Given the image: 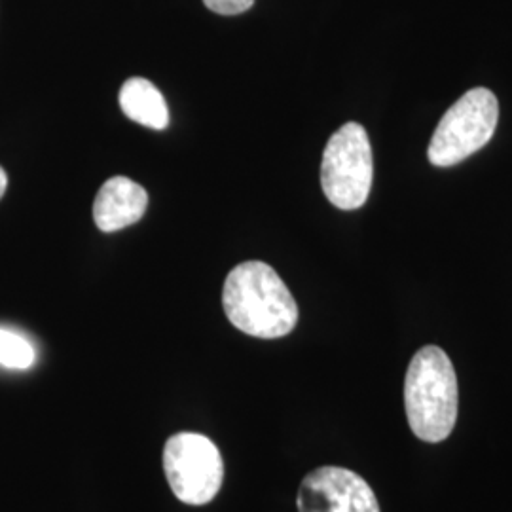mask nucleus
I'll use <instances>...</instances> for the list:
<instances>
[{
    "instance_id": "obj_1",
    "label": "nucleus",
    "mask_w": 512,
    "mask_h": 512,
    "mask_svg": "<svg viewBox=\"0 0 512 512\" xmlns=\"http://www.w3.org/2000/svg\"><path fill=\"white\" fill-rule=\"evenodd\" d=\"M222 306L236 329L255 338H283L298 323L293 294L272 266L258 260L243 262L228 274Z\"/></svg>"
},
{
    "instance_id": "obj_2",
    "label": "nucleus",
    "mask_w": 512,
    "mask_h": 512,
    "mask_svg": "<svg viewBox=\"0 0 512 512\" xmlns=\"http://www.w3.org/2000/svg\"><path fill=\"white\" fill-rule=\"evenodd\" d=\"M458 376L437 346L421 348L404 378V408L412 433L423 442L448 439L458 420Z\"/></svg>"
},
{
    "instance_id": "obj_3",
    "label": "nucleus",
    "mask_w": 512,
    "mask_h": 512,
    "mask_svg": "<svg viewBox=\"0 0 512 512\" xmlns=\"http://www.w3.org/2000/svg\"><path fill=\"white\" fill-rule=\"evenodd\" d=\"M499 103L492 90L475 88L461 95L442 116L427 148L429 162L450 167L473 156L494 137Z\"/></svg>"
},
{
    "instance_id": "obj_4",
    "label": "nucleus",
    "mask_w": 512,
    "mask_h": 512,
    "mask_svg": "<svg viewBox=\"0 0 512 512\" xmlns=\"http://www.w3.org/2000/svg\"><path fill=\"white\" fill-rule=\"evenodd\" d=\"M374 160L366 129L349 122L327 143L321 162V186L334 207L353 211L365 205L372 188Z\"/></svg>"
},
{
    "instance_id": "obj_5",
    "label": "nucleus",
    "mask_w": 512,
    "mask_h": 512,
    "mask_svg": "<svg viewBox=\"0 0 512 512\" xmlns=\"http://www.w3.org/2000/svg\"><path fill=\"white\" fill-rule=\"evenodd\" d=\"M164 471L175 497L200 507L219 494L224 461L213 440L198 433H177L165 442Z\"/></svg>"
},
{
    "instance_id": "obj_6",
    "label": "nucleus",
    "mask_w": 512,
    "mask_h": 512,
    "mask_svg": "<svg viewBox=\"0 0 512 512\" xmlns=\"http://www.w3.org/2000/svg\"><path fill=\"white\" fill-rule=\"evenodd\" d=\"M296 507L298 512H380L376 494L365 478L334 465L304 476Z\"/></svg>"
},
{
    "instance_id": "obj_7",
    "label": "nucleus",
    "mask_w": 512,
    "mask_h": 512,
    "mask_svg": "<svg viewBox=\"0 0 512 512\" xmlns=\"http://www.w3.org/2000/svg\"><path fill=\"white\" fill-rule=\"evenodd\" d=\"M147 205V190L141 184L128 177H112L97 192L93 220L105 234L118 232L143 219Z\"/></svg>"
},
{
    "instance_id": "obj_8",
    "label": "nucleus",
    "mask_w": 512,
    "mask_h": 512,
    "mask_svg": "<svg viewBox=\"0 0 512 512\" xmlns=\"http://www.w3.org/2000/svg\"><path fill=\"white\" fill-rule=\"evenodd\" d=\"M120 109L129 120L150 129L169 126V109L164 95L145 78H129L120 90Z\"/></svg>"
},
{
    "instance_id": "obj_9",
    "label": "nucleus",
    "mask_w": 512,
    "mask_h": 512,
    "mask_svg": "<svg viewBox=\"0 0 512 512\" xmlns=\"http://www.w3.org/2000/svg\"><path fill=\"white\" fill-rule=\"evenodd\" d=\"M35 348L16 332L0 329V365L25 370L35 365Z\"/></svg>"
},
{
    "instance_id": "obj_10",
    "label": "nucleus",
    "mask_w": 512,
    "mask_h": 512,
    "mask_svg": "<svg viewBox=\"0 0 512 512\" xmlns=\"http://www.w3.org/2000/svg\"><path fill=\"white\" fill-rule=\"evenodd\" d=\"M203 4L220 16H238L253 8L255 0H203Z\"/></svg>"
},
{
    "instance_id": "obj_11",
    "label": "nucleus",
    "mask_w": 512,
    "mask_h": 512,
    "mask_svg": "<svg viewBox=\"0 0 512 512\" xmlns=\"http://www.w3.org/2000/svg\"><path fill=\"white\" fill-rule=\"evenodd\" d=\"M6 188H8V175H6V171L0 167V200H2V196L6 194Z\"/></svg>"
}]
</instances>
